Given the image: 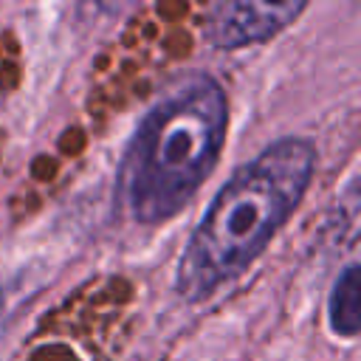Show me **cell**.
<instances>
[{
	"label": "cell",
	"mask_w": 361,
	"mask_h": 361,
	"mask_svg": "<svg viewBox=\"0 0 361 361\" xmlns=\"http://www.w3.org/2000/svg\"><path fill=\"white\" fill-rule=\"evenodd\" d=\"M316 169V147L285 135L234 169L195 226L175 271V293L203 302L234 282L265 251L302 203Z\"/></svg>",
	"instance_id": "cell-1"
},
{
	"label": "cell",
	"mask_w": 361,
	"mask_h": 361,
	"mask_svg": "<svg viewBox=\"0 0 361 361\" xmlns=\"http://www.w3.org/2000/svg\"><path fill=\"white\" fill-rule=\"evenodd\" d=\"M228 130L223 85L209 73L175 82L141 116L116 183L124 214L141 226L175 217L212 175Z\"/></svg>",
	"instance_id": "cell-2"
},
{
	"label": "cell",
	"mask_w": 361,
	"mask_h": 361,
	"mask_svg": "<svg viewBox=\"0 0 361 361\" xmlns=\"http://www.w3.org/2000/svg\"><path fill=\"white\" fill-rule=\"evenodd\" d=\"M305 0L296 3H220L206 17V39L220 51H237L245 45L265 42L285 31L302 11Z\"/></svg>",
	"instance_id": "cell-3"
},
{
	"label": "cell",
	"mask_w": 361,
	"mask_h": 361,
	"mask_svg": "<svg viewBox=\"0 0 361 361\" xmlns=\"http://www.w3.org/2000/svg\"><path fill=\"white\" fill-rule=\"evenodd\" d=\"M361 285H358V268L347 265L338 279L333 282L330 299H327V319L330 330L341 338H355L361 327Z\"/></svg>",
	"instance_id": "cell-4"
}]
</instances>
